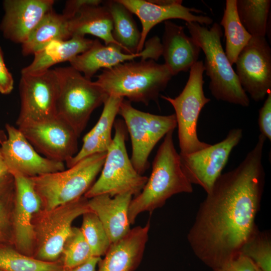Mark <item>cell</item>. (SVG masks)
<instances>
[{
  "label": "cell",
  "mask_w": 271,
  "mask_h": 271,
  "mask_svg": "<svg viewBox=\"0 0 271 271\" xmlns=\"http://www.w3.org/2000/svg\"><path fill=\"white\" fill-rule=\"evenodd\" d=\"M265 140L260 134L242 162L220 175L200 204L188 232L193 253L212 269L239 255L258 229L255 221L265 181L262 161Z\"/></svg>",
  "instance_id": "1"
},
{
  "label": "cell",
  "mask_w": 271,
  "mask_h": 271,
  "mask_svg": "<svg viewBox=\"0 0 271 271\" xmlns=\"http://www.w3.org/2000/svg\"><path fill=\"white\" fill-rule=\"evenodd\" d=\"M174 130L165 136L152 164L150 177L141 192L132 199L128 209L130 224L134 223L142 212L152 213L162 207L172 196L193 191L192 184L186 176L181 165L180 154L173 141Z\"/></svg>",
  "instance_id": "2"
},
{
  "label": "cell",
  "mask_w": 271,
  "mask_h": 271,
  "mask_svg": "<svg viewBox=\"0 0 271 271\" xmlns=\"http://www.w3.org/2000/svg\"><path fill=\"white\" fill-rule=\"evenodd\" d=\"M173 75L163 64L152 59L125 62L104 69L94 81L108 96L126 97L130 102L146 105L158 103Z\"/></svg>",
  "instance_id": "3"
},
{
  "label": "cell",
  "mask_w": 271,
  "mask_h": 271,
  "mask_svg": "<svg viewBox=\"0 0 271 271\" xmlns=\"http://www.w3.org/2000/svg\"><path fill=\"white\" fill-rule=\"evenodd\" d=\"M191 37L205 55L204 67L210 78L209 88L217 100L247 107L249 99L242 88L221 44L220 26L213 23L210 29L196 22H185Z\"/></svg>",
  "instance_id": "4"
},
{
  "label": "cell",
  "mask_w": 271,
  "mask_h": 271,
  "mask_svg": "<svg viewBox=\"0 0 271 271\" xmlns=\"http://www.w3.org/2000/svg\"><path fill=\"white\" fill-rule=\"evenodd\" d=\"M106 152L80 160L66 170L30 177L42 201V209L49 210L83 196L102 168Z\"/></svg>",
  "instance_id": "5"
},
{
  "label": "cell",
  "mask_w": 271,
  "mask_h": 271,
  "mask_svg": "<svg viewBox=\"0 0 271 271\" xmlns=\"http://www.w3.org/2000/svg\"><path fill=\"white\" fill-rule=\"evenodd\" d=\"M59 82L57 116L79 137L90 116L108 96L95 82L70 66L54 69Z\"/></svg>",
  "instance_id": "6"
},
{
  "label": "cell",
  "mask_w": 271,
  "mask_h": 271,
  "mask_svg": "<svg viewBox=\"0 0 271 271\" xmlns=\"http://www.w3.org/2000/svg\"><path fill=\"white\" fill-rule=\"evenodd\" d=\"M114 127V136L100 176L84 195L87 199L102 194L112 197L124 193L136 197L147 182L148 178L138 173L128 157L125 147L128 131L124 121L115 120Z\"/></svg>",
  "instance_id": "7"
},
{
  "label": "cell",
  "mask_w": 271,
  "mask_h": 271,
  "mask_svg": "<svg viewBox=\"0 0 271 271\" xmlns=\"http://www.w3.org/2000/svg\"><path fill=\"white\" fill-rule=\"evenodd\" d=\"M91 211L84 196L49 210L41 209L34 216L35 248L33 257L55 262L61 257L64 244L75 219Z\"/></svg>",
  "instance_id": "8"
},
{
  "label": "cell",
  "mask_w": 271,
  "mask_h": 271,
  "mask_svg": "<svg viewBox=\"0 0 271 271\" xmlns=\"http://www.w3.org/2000/svg\"><path fill=\"white\" fill-rule=\"evenodd\" d=\"M188 81L178 96L175 98L160 95L174 108L178 128L180 155L194 153L210 145L199 140L197 132V122L204 106L210 101L203 90V61H198L190 68Z\"/></svg>",
  "instance_id": "9"
},
{
  "label": "cell",
  "mask_w": 271,
  "mask_h": 271,
  "mask_svg": "<svg viewBox=\"0 0 271 271\" xmlns=\"http://www.w3.org/2000/svg\"><path fill=\"white\" fill-rule=\"evenodd\" d=\"M118 114L124 119L130 137V161L138 173L143 175L149 167V157L155 145L177 126L175 114L160 115L145 112L134 108L124 98Z\"/></svg>",
  "instance_id": "10"
},
{
  "label": "cell",
  "mask_w": 271,
  "mask_h": 271,
  "mask_svg": "<svg viewBox=\"0 0 271 271\" xmlns=\"http://www.w3.org/2000/svg\"><path fill=\"white\" fill-rule=\"evenodd\" d=\"M21 108L17 126L57 115L59 82L54 69L36 74H22L19 84Z\"/></svg>",
  "instance_id": "11"
},
{
  "label": "cell",
  "mask_w": 271,
  "mask_h": 271,
  "mask_svg": "<svg viewBox=\"0 0 271 271\" xmlns=\"http://www.w3.org/2000/svg\"><path fill=\"white\" fill-rule=\"evenodd\" d=\"M17 126L35 149L49 159L66 163L78 152L79 137L57 115Z\"/></svg>",
  "instance_id": "12"
},
{
  "label": "cell",
  "mask_w": 271,
  "mask_h": 271,
  "mask_svg": "<svg viewBox=\"0 0 271 271\" xmlns=\"http://www.w3.org/2000/svg\"><path fill=\"white\" fill-rule=\"evenodd\" d=\"M242 138L239 128L230 130L221 142L199 151L180 155L182 168L192 184L208 193L225 167L230 154Z\"/></svg>",
  "instance_id": "13"
},
{
  "label": "cell",
  "mask_w": 271,
  "mask_h": 271,
  "mask_svg": "<svg viewBox=\"0 0 271 271\" xmlns=\"http://www.w3.org/2000/svg\"><path fill=\"white\" fill-rule=\"evenodd\" d=\"M14 179V196L12 212L13 244L19 252L33 256L35 248L33 219L42 209V200L30 177L17 172Z\"/></svg>",
  "instance_id": "14"
},
{
  "label": "cell",
  "mask_w": 271,
  "mask_h": 271,
  "mask_svg": "<svg viewBox=\"0 0 271 271\" xmlns=\"http://www.w3.org/2000/svg\"><path fill=\"white\" fill-rule=\"evenodd\" d=\"M235 64L244 91L255 101L263 100L271 92V49L265 38L252 37Z\"/></svg>",
  "instance_id": "15"
},
{
  "label": "cell",
  "mask_w": 271,
  "mask_h": 271,
  "mask_svg": "<svg viewBox=\"0 0 271 271\" xmlns=\"http://www.w3.org/2000/svg\"><path fill=\"white\" fill-rule=\"evenodd\" d=\"M162 54L160 39L155 36L145 42L144 49L139 53H124L121 47L113 44L103 45L98 39L93 40L89 49L76 56L69 62L70 66L83 73L87 79L91 77L101 68L109 69L137 57L142 60L157 61Z\"/></svg>",
  "instance_id": "16"
},
{
  "label": "cell",
  "mask_w": 271,
  "mask_h": 271,
  "mask_svg": "<svg viewBox=\"0 0 271 271\" xmlns=\"http://www.w3.org/2000/svg\"><path fill=\"white\" fill-rule=\"evenodd\" d=\"M7 138L0 149L9 173L34 177L65 170L64 163L40 155L18 127L7 123Z\"/></svg>",
  "instance_id": "17"
},
{
  "label": "cell",
  "mask_w": 271,
  "mask_h": 271,
  "mask_svg": "<svg viewBox=\"0 0 271 271\" xmlns=\"http://www.w3.org/2000/svg\"><path fill=\"white\" fill-rule=\"evenodd\" d=\"M53 0H5L0 30L5 38L23 44L44 16L53 10Z\"/></svg>",
  "instance_id": "18"
},
{
  "label": "cell",
  "mask_w": 271,
  "mask_h": 271,
  "mask_svg": "<svg viewBox=\"0 0 271 271\" xmlns=\"http://www.w3.org/2000/svg\"><path fill=\"white\" fill-rule=\"evenodd\" d=\"M132 14H135L142 24L141 39L137 53L144 48L147 37L151 30L157 24L170 19H181L186 22H196L201 25L213 23L211 18L194 13L203 12L182 5V1L171 5H161L146 0H118Z\"/></svg>",
  "instance_id": "19"
},
{
  "label": "cell",
  "mask_w": 271,
  "mask_h": 271,
  "mask_svg": "<svg viewBox=\"0 0 271 271\" xmlns=\"http://www.w3.org/2000/svg\"><path fill=\"white\" fill-rule=\"evenodd\" d=\"M150 227L149 221L111 243L104 258L99 261L97 271H134L143 258Z\"/></svg>",
  "instance_id": "20"
},
{
  "label": "cell",
  "mask_w": 271,
  "mask_h": 271,
  "mask_svg": "<svg viewBox=\"0 0 271 271\" xmlns=\"http://www.w3.org/2000/svg\"><path fill=\"white\" fill-rule=\"evenodd\" d=\"M165 63L173 76L190 70L198 61L201 49L184 32V28L170 21L164 22L161 42Z\"/></svg>",
  "instance_id": "21"
},
{
  "label": "cell",
  "mask_w": 271,
  "mask_h": 271,
  "mask_svg": "<svg viewBox=\"0 0 271 271\" xmlns=\"http://www.w3.org/2000/svg\"><path fill=\"white\" fill-rule=\"evenodd\" d=\"M132 199L130 193L112 197L102 194L88 199L90 209L98 216L111 243L123 237L131 229L128 209Z\"/></svg>",
  "instance_id": "22"
},
{
  "label": "cell",
  "mask_w": 271,
  "mask_h": 271,
  "mask_svg": "<svg viewBox=\"0 0 271 271\" xmlns=\"http://www.w3.org/2000/svg\"><path fill=\"white\" fill-rule=\"evenodd\" d=\"M123 98L108 96L104 101L101 115L94 126L83 138V144L77 153L66 162L70 168L94 154L106 152L110 146L112 128Z\"/></svg>",
  "instance_id": "23"
},
{
  "label": "cell",
  "mask_w": 271,
  "mask_h": 271,
  "mask_svg": "<svg viewBox=\"0 0 271 271\" xmlns=\"http://www.w3.org/2000/svg\"><path fill=\"white\" fill-rule=\"evenodd\" d=\"M93 42L92 40L78 35L68 40L53 41L33 54V61L22 70L21 73H40L56 64L69 62L89 49Z\"/></svg>",
  "instance_id": "24"
},
{
  "label": "cell",
  "mask_w": 271,
  "mask_h": 271,
  "mask_svg": "<svg viewBox=\"0 0 271 271\" xmlns=\"http://www.w3.org/2000/svg\"><path fill=\"white\" fill-rule=\"evenodd\" d=\"M113 28L112 17L104 5H86L70 20L72 36L91 35L101 39L105 45L113 44L121 47L113 37Z\"/></svg>",
  "instance_id": "25"
},
{
  "label": "cell",
  "mask_w": 271,
  "mask_h": 271,
  "mask_svg": "<svg viewBox=\"0 0 271 271\" xmlns=\"http://www.w3.org/2000/svg\"><path fill=\"white\" fill-rule=\"evenodd\" d=\"M70 20L53 10L48 12L22 44L23 55H33L53 41L71 38Z\"/></svg>",
  "instance_id": "26"
},
{
  "label": "cell",
  "mask_w": 271,
  "mask_h": 271,
  "mask_svg": "<svg viewBox=\"0 0 271 271\" xmlns=\"http://www.w3.org/2000/svg\"><path fill=\"white\" fill-rule=\"evenodd\" d=\"M112 17L114 40L121 46L124 53H137L141 33L132 17V14L118 0L104 3Z\"/></svg>",
  "instance_id": "27"
},
{
  "label": "cell",
  "mask_w": 271,
  "mask_h": 271,
  "mask_svg": "<svg viewBox=\"0 0 271 271\" xmlns=\"http://www.w3.org/2000/svg\"><path fill=\"white\" fill-rule=\"evenodd\" d=\"M224 30L225 54L232 65L252 36L241 24L237 11L236 0H226L220 22Z\"/></svg>",
  "instance_id": "28"
},
{
  "label": "cell",
  "mask_w": 271,
  "mask_h": 271,
  "mask_svg": "<svg viewBox=\"0 0 271 271\" xmlns=\"http://www.w3.org/2000/svg\"><path fill=\"white\" fill-rule=\"evenodd\" d=\"M270 5V0H236L239 20L252 37H265Z\"/></svg>",
  "instance_id": "29"
},
{
  "label": "cell",
  "mask_w": 271,
  "mask_h": 271,
  "mask_svg": "<svg viewBox=\"0 0 271 271\" xmlns=\"http://www.w3.org/2000/svg\"><path fill=\"white\" fill-rule=\"evenodd\" d=\"M60 260L47 262L24 254L10 244H0V269L3 271H60Z\"/></svg>",
  "instance_id": "30"
},
{
  "label": "cell",
  "mask_w": 271,
  "mask_h": 271,
  "mask_svg": "<svg viewBox=\"0 0 271 271\" xmlns=\"http://www.w3.org/2000/svg\"><path fill=\"white\" fill-rule=\"evenodd\" d=\"M80 228L72 226L63 246L61 260L63 269H70L93 257Z\"/></svg>",
  "instance_id": "31"
},
{
  "label": "cell",
  "mask_w": 271,
  "mask_h": 271,
  "mask_svg": "<svg viewBox=\"0 0 271 271\" xmlns=\"http://www.w3.org/2000/svg\"><path fill=\"white\" fill-rule=\"evenodd\" d=\"M80 228L94 257L104 255L111 244L101 222L92 211L82 215Z\"/></svg>",
  "instance_id": "32"
},
{
  "label": "cell",
  "mask_w": 271,
  "mask_h": 271,
  "mask_svg": "<svg viewBox=\"0 0 271 271\" xmlns=\"http://www.w3.org/2000/svg\"><path fill=\"white\" fill-rule=\"evenodd\" d=\"M240 253L251 259L261 271H271V239L268 232L257 229L242 246Z\"/></svg>",
  "instance_id": "33"
},
{
  "label": "cell",
  "mask_w": 271,
  "mask_h": 271,
  "mask_svg": "<svg viewBox=\"0 0 271 271\" xmlns=\"http://www.w3.org/2000/svg\"><path fill=\"white\" fill-rule=\"evenodd\" d=\"M14 186L0 199V244H13L12 212Z\"/></svg>",
  "instance_id": "34"
},
{
  "label": "cell",
  "mask_w": 271,
  "mask_h": 271,
  "mask_svg": "<svg viewBox=\"0 0 271 271\" xmlns=\"http://www.w3.org/2000/svg\"><path fill=\"white\" fill-rule=\"evenodd\" d=\"M258 123L261 134L271 140V92L266 96L265 101L259 110Z\"/></svg>",
  "instance_id": "35"
},
{
  "label": "cell",
  "mask_w": 271,
  "mask_h": 271,
  "mask_svg": "<svg viewBox=\"0 0 271 271\" xmlns=\"http://www.w3.org/2000/svg\"><path fill=\"white\" fill-rule=\"evenodd\" d=\"M256 268L251 259L239 253L234 258L212 271H256Z\"/></svg>",
  "instance_id": "36"
},
{
  "label": "cell",
  "mask_w": 271,
  "mask_h": 271,
  "mask_svg": "<svg viewBox=\"0 0 271 271\" xmlns=\"http://www.w3.org/2000/svg\"><path fill=\"white\" fill-rule=\"evenodd\" d=\"M14 83L13 76L5 64L3 52L0 47V93H10L13 89Z\"/></svg>",
  "instance_id": "37"
},
{
  "label": "cell",
  "mask_w": 271,
  "mask_h": 271,
  "mask_svg": "<svg viewBox=\"0 0 271 271\" xmlns=\"http://www.w3.org/2000/svg\"><path fill=\"white\" fill-rule=\"evenodd\" d=\"M100 0H69L66 2L62 14L69 19L74 17L81 9L88 5H100Z\"/></svg>",
  "instance_id": "38"
},
{
  "label": "cell",
  "mask_w": 271,
  "mask_h": 271,
  "mask_svg": "<svg viewBox=\"0 0 271 271\" xmlns=\"http://www.w3.org/2000/svg\"><path fill=\"white\" fill-rule=\"evenodd\" d=\"M100 257H93L86 262L70 269L62 268L60 271H96Z\"/></svg>",
  "instance_id": "39"
},
{
  "label": "cell",
  "mask_w": 271,
  "mask_h": 271,
  "mask_svg": "<svg viewBox=\"0 0 271 271\" xmlns=\"http://www.w3.org/2000/svg\"><path fill=\"white\" fill-rule=\"evenodd\" d=\"M14 186V179L9 174L0 178V199Z\"/></svg>",
  "instance_id": "40"
},
{
  "label": "cell",
  "mask_w": 271,
  "mask_h": 271,
  "mask_svg": "<svg viewBox=\"0 0 271 271\" xmlns=\"http://www.w3.org/2000/svg\"><path fill=\"white\" fill-rule=\"evenodd\" d=\"M9 174L8 169L5 163L0 149V178Z\"/></svg>",
  "instance_id": "41"
},
{
  "label": "cell",
  "mask_w": 271,
  "mask_h": 271,
  "mask_svg": "<svg viewBox=\"0 0 271 271\" xmlns=\"http://www.w3.org/2000/svg\"><path fill=\"white\" fill-rule=\"evenodd\" d=\"M7 136L4 131L0 130V146L2 143L6 139Z\"/></svg>",
  "instance_id": "42"
},
{
  "label": "cell",
  "mask_w": 271,
  "mask_h": 271,
  "mask_svg": "<svg viewBox=\"0 0 271 271\" xmlns=\"http://www.w3.org/2000/svg\"><path fill=\"white\" fill-rule=\"evenodd\" d=\"M256 271H261L259 268L257 267L256 268Z\"/></svg>",
  "instance_id": "43"
},
{
  "label": "cell",
  "mask_w": 271,
  "mask_h": 271,
  "mask_svg": "<svg viewBox=\"0 0 271 271\" xmlns=\"http://www.w3.org/2000/svg\"><path fill=\"white\" fill-rule=\"evenodd\" d=\"M0 271H3V270H2L0 269Z\"/></svg>",
  "instance_id": "44"
}]
</instances>
